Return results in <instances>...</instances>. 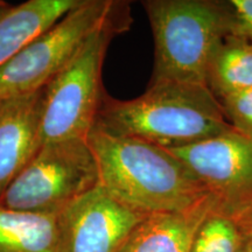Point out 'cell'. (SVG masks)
Here are the masks:
<instances>
[{
    "instance_id": "cell-6",
    "label": "cell",
    "mask_w": 252,
    "mask_h": 252,
    "mask_svg": "<svg viewBox=\"0 0 252 252\" xmlns=\"http://www.w3.org/2000/svg\"><path fill=\"white\" fill-rule=\"evenodd\" d=\"M122 4L112 0H80L0 68V99L42 90Z\"/></svg>"
},
{
    "instance_id": "cell-4",
    "label": "cell",
    "mask_w": 252,
    "mask_h": 252,
    "mask_svg": "<svg viewBox=\"0 0 252 252\" xmlns=\"http://www.w3.org/2000/svg\"><path fill=\"white\" fill-rule=\"evenodd\" d=\"M141 4L156 47L151 83L206 86L210 54L226 34L220 0H146Z\"/></svg>"
},
{
    "instance_id": "cell-17",
    "label": "cell",
    "mask_w": 252,
    "mask_h": 252,
    "mask_svg": "<svg viewBox=\"0 0 252 252\" xmlns=\"http://www.w3.org/2000/svg\"><path fill=\"white\" fill-rule=\"evenodd\" d=\"M224 212L234 219L244 236H252V201Z\"/></svg>"
},
{
    "instance_id": "cell-1",
    "label": "cell",
    "mask_w": 252,
    "mask_h": 252,
    "mask_svg": "<svg viewBox=\"0 0 252 252\" xmlns=\"http://www.w3.org/2000/svg\"><path fill=\"white\" fill-rule=\"evenodd\" d=\"M88 141L98 166L99 185L138 212H182L212 195L167 149L97 127Z\"/></svg>"
},
{
    "instance_id": "cell-18",
    "label": "cell",
    "mask_w": 252,
    "mask_h": 252,
    "mask_svg": "<svg viewBox=\"0 0 252 252\" xmlns=\"http://www.w3.org/2000/svg\"><path fill=\"white\" fill-rule=\"evenodd\" d=\"M238 252H252V236H244V241Z\"/></svg>"
},
{
    "instance_id": "cell-3",
    "label": "cell",
    "mask_w": 252,
    "mask_h": 252,
    "mask_svg": "<svg viewBox=\"0 0 252 252\" xmlns=\"http://www.w3.org/2000/svg\"><path fill=\"white\" fill-rule=\"evenodd\" d=\"M123 2L97 28L77 54L43 88L41 144L88 139L103 103L102 68L106 49L116 34L127 30L130 15Z\"/></svg>"
},
{
    "instance_id": "cell-15",
    "label": "cell",
    "mask_w": 252,
    "mask_h": 252,
    "mask_svg": "<svg viewBox=\"0 0 252 252\" xmlns=\"http://www.w3.org/2000/svg\"><path fill=\"white\" fill-rule=\"evenodd\" d=\"M231 127L252 141V88L219 99Z\"/></svg>"
},
{
    "instance_id": "cell-2",
    "label": "cell",
    "mask_w": 252,
    "mask_h": 252,
    "mask_svg": "<svg viewBox=\"0 0 252 252\" xmlns=\"http://www.w3.org/2000/svg\"><path fill=\"white\" fill-rule=\"evenodd\" d=\"M94 127L167 150L234 130L207 86L180 82H153L130 100L104 97Z\"/></svg>"
},
{
    "instance_id": "cell-5",
    "label": "cell",
    "mask_w": 252,
    "mask_h": 252,
    "mask_svg": "<svg viewBox=\"0 0 252 252\" xmlns=\"http://www.w3.org/2000/svg\"><path fill=\"white\" fill-rule=\"evenodd\" d=\"M99 185L96 158L88 139L43 144L0 196V206L28 214H60Z\"/></svg>"
},
{
    "instance_id": "cell-8",
    "label": "cell",
    "mask_w": 252,
    "mask_h": 252,
    "mask_svg": "<svg viewBox=\"0 0 252 252\" xmlns=\"http://www.w3.org/2000/svg\"><path fill=\"white\" fill-rule=\"evenodd\" d=\"M168 151L200 179L223 210L252 201V141L235 130Z\"/></svg>"
},
{
    "instance_id": "cell-7",
    "label": "cell",
    "mask_w": 252,
    "mask_h": 252,
    "mask_svg": "<svg viewBox=\"0 0 252 252\" xmlns=\"http://www.w3.org/2000/svg\"><path fill=\"white\" fill-rule=\"evenodd\" d=\"M146 216L97 185L59 214L58 252H121Z\"/></svg>"
},
{
    "instance_id": "cell-16",
    "label": "cell",
    "mask_w": 252,
    "mask_h": 252,
    "mask_svg": "<svg viewBox=\"0 0 252 252\" xmlns=\"http://www.w3.org/2000/svg\"><path fill=\"white\" fill-rule=\"evenodd\" d=\"M225 19L226 36L252 45V0H220Z\"/></svg>"
},
{
    "instance_id": "cell-11",
    "label": "cell",
    "mask_w": 252,
    "mask_h": 252,
    "mask_svg": "<svg viewBox=\"0 0 252 252\" xmlns=\"http://www.w3.org/2000/svg\"><path fill=\"white\" fill-rule=\"evenodd\" d=\"M80 0H28L0 15V68L78 5Z\"/></svg>"
},
{
    "instance_id": "cell-13",
    "label": "cell",
    "mask_w": 252,
    "mask_h": 252,
    "mask_svg": "<svg viewBox=\"0 0 252 252\" xmlns=\"http://www.w3.org/2000/svg\"><path fill=\"white\" fill-rule=\"evenodd\" d=\"M206 86L217 99L252 88V45L224 36L213 49Z\"/></svg>"
},
{
    "instance_id": "cell-10",
    "label": "cell",
    "mask_w": 252,
    "mask_h": 252,
    "mask_svg": "<svg viewBox=\"0 0 252 252\" xmlns=\"http://www.w3.org/2000/svg\"><path fill=\"white\" fill-rule=\"evenodd\" d=\"M220 206L209 195L182 212L150 214L130 235L121 252H189L198 226Z\"/></svg>"
},
{
    "instance_id": "cell-14",
    "label": "cell",
    "mask_w": 252,
    "mask_h": 252,
    "mask_svg": "<svg viewBox=\"0 0 252 252\" xmlns=\"http://www.w3.org/2000/svg\"><path fill=\"white\" fill-rule=\"evenodd\" d=\"M243 241L237 223L217 206L198 226L189 252H238Z\"/></svg>"
},
{
    "instance_id": "cell-12",
    "label": "cell",
    "mask_w": 252,
    "mask_h": 252,
    "mask_svg": "<svg viewBox=\"0 0 252 252\" xmlns=\"http://www.w3.org/2000/svg\"><path fill=\"white\" fill-rule=\"evenodd\" d=\"M59 214H28L0 206V252H58Z\"/></svg>"
},
{
    "instance_id": "cell-9",
    "label": "cell",
    "mask_w": 252,
    "mask_h": 252,
    "mask_svg": "<svg viewBox=\"0 0 252 252\" xmlns=\"http://www.w3.org/2000/svg\"><path fill=\"white\" fill-rule=\"evenodd\" d=\"M42 94L0 99V196L42 146Z\"/></svg>"
},
{
    "instance_id": "cell-19",
    "label": "cell",
    "mask_w": 252,
    "mask_h": 252,
    "mask_svg": "<svg viewBox=\"0 0 252 252\" xmlns=\"http://www.w3.org/2000/svg\"><path fill=\"white\" fill-rule=\"evenodd\" d=\"M11 7V6H9L7 2H5V1H1V0H0V15H2L5 13L6 11H7V9Z\"/></svg>"
}]
</instances>
